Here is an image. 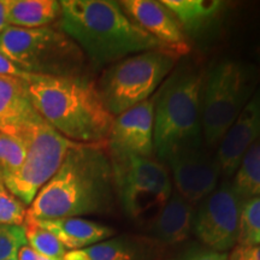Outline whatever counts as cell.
Segmentation results:
<instances>
[{
  "mask_svg": "<svg viewBox=\"0 0 260 260\" xmlns=\"http://www.w3.org/2000/svg\"><path fill=\"white\" fill-rule=\"evenodd\" d=\"M25 220L48 230L63 243L65 248L70 251L82 249L103 242L115 234L111 228L80 217L47 220L27 217Z\"/></svg>",
  "mask_w": 260,
  "mask_h": 260,
  "instance_id": "obj_15",
  "label": "cell"
},
{
  "mask_svg": "<svg viewBox=\"0 0 260 260\" xmlns=\"http://www.w3.org/2000/svg\"><path fill=\"white\" fill-rule=\"evenodd\" d=\"M57 0H8L9 27L35 29L48 27L60 17Z\"/></svg>",
  "mask_w": 260,
  "mask_h": 260,
  "instance_id": "obj_19",
  "label": "cell"
},
{
  "mask_svg": "<svg viewBox=\"0 0 260 260\" xmlns=\"http://www.w3.org/2000/svg\"><path fill=\"white\" fill-rule=\"evenodd\" d=\"M25 74H27L25 71L19 69L17 65H15L11 60H9L8 58L0 53V75L16 77V79H23Z\"/></svg>",
  "mask_w": 260,
  "mask_h": 260,
  "instance_id": "obj_28",
  "label": "cell"
},
{
  "mask_svg": "<svg viewBox=\"0 0 260 260\" xmlns=\"http://www.w3.org/2000/svg\"><path fill=\"white\" fill-rule=\"evenodd\" d=\"M59 28L76 42L95 68L132 53L167 48L125 14L118 2L63 0Z\"/></svg>",
  "mask_w": 260,
  "mask_h": 260,
  "instance_id": "obj_3",
  "label": "cell"
},
{
  "mask_svg": "<svg viewBox=\"0 0 260 260\" xmlns=\"http://www.w3.org/2000/svg\"><path fill=\"white\" fill-rule=\"evenodd\" d=\"M0 53L25 73L82 76L84 54L60 28L8 27L0 35Z\"/></svg>",
  "mask_w": 260,
  "mask_h": 260,
  "instance_id": "obj_5",
  "label": "cell"
},
{
  "mask_svg": "<svg viewBox=\"0 0 260 260\" xmlns=\"http://www.w3.org/2000/svg\"><path fill=\"white\" fill-rule=\"evenodd\" d=\"M115 193L107 146L76 144L56 174L39 190L27 217L47 220L102 212L111 206Z\"/></svg>",
  "mask_w": 260,
  "mask_h": 260,
  "instance_id": "obj_1",
  "label": "cell"
},
{
  "mask_svg": "<svg viewBox=\"0 0 260 260\" xmlns=\"http://www.w3.org/2000/svg\"><path fill=\"white\" fill-rule=\"evenodd\" d=\"M25 218V205L8 189L0 172V224L23 226Z\"/></svg>",
  "mask_w": 260,
  "mask_h": 260,
  "instance_id": "obj_25",
  "label": "cell"
},
{
  "mask_svg": "<svg viewBox=\"0 0 260 260\" xmlns=\"http://www.w3.org/2000/svg\"><path fill=\"white\" fill-rule=\"evenodd\" d=\"M204 76L194 68H181L157 93L154 105V152L161 160L201 142V94Z\"/></svg>",
  "mask_w": 260,
  "mask_h": 260,
  "instance_id": "obj_4",
  "label": "cell"
},
{
  "mask_svg": "<svg viewBox=\"0 0 260 260\" xmlns=\"http://www.w3.org/2000/svg\"><path fill=\"white\" fill-rule=\"evenodd\" d=\"M180 23L182 30L191 35L209 29L224 9L219 0H162Z\"/></svg>",
  "mask_w": 260,
  "mask_h": 260,
  "instance_id": "obj_18",
  "label": "cell"
},
{
  "mask_svg": "<svg viewBox=\"0 0 260 260\" xmlns=\"http://www.w3.org/2000/svg\"><path fill=\"white\" fill-rule=\"evenodd\" d=\"M112 161L116 193L129 218L153 222L170 199L171 180L160 160L126 157Z\"/></svg>",
  "mask_w": 260,
  "mask_h": 260,
  "instance_id": "obj_9",
  "label": "cell"
},
{
  "mask_svg": "<svg viewBox=\"0 0 260 260\" xmlns=\"http://www.w3.org/2000/svg\"><path fill=\"white\" fill-rule=\"evenodd\" d=\"M237 243L240 246L260 245V197L243 203Z\"/></svg>",
  "mask_w": 260,
  "mask_h": 260,
  "instance_id": "obj_23",
  "label": "cell"
},
{
  "mask_svg": "<svg viewBox=\"0 0 260 260\" xmlns=\"http://www.w3.org/2000/svg\"><path fill=\"white\" fill-rule=\"evenodd\" d=\"M23 226L28 246H30L34 251L50 258L63 259L67 248L53 234L28 220H25Z\"/></svg>",
  "mask_w": 260,
  "mask_h": 260,
  "instance_id": "obj_22",
  "label": "cell"
},
{
  "mask_svg": "<svg viewBox=\"0 0 260 260\" xmlns=\"http://www.w3.org/2000/svg\"><path fill=\"white\" fill-rule=\"evenodd\" d=\"M28 245L24 226L0 224V260L16 258L22 247Z\"/></svg>",
  "mask_w": 260,
  "mask_h": 260,
  "instance_id": "obj_26",
  "label": "cell"
},
{
  "mask_svg": "<svg viewBox=\"0 0 260 260\" xmlns=\"http://www.w3.org/2000/svg\"><path fill=\"white\" fill-rule=\"evenodd\" d=\"M194 217L193 205L174 193L152 222V232L157 240L167 245L183 242L193 230Z\"/></svg>",
  "mask_w": 260,
  "mask_h": 260,
  "instance_id": "obj_17",
  "label": "cell"
},
{
  "mask_svg": "<svg viewBox=\"0 0 260 260\" xmlns=\"http://www.w3.org/2000/svg\"><path fill=\"white\" fill-rule=\"evenodd\" d=\"M157 94L113 118L107 140L111 160L126 157L151 158L154 152V105Z\"/></svg>",
  "mask_w": 260,
  "mask_h": 260,
  "instance_id": "obj_11",
  "label": "cell"
},
{
  "mask_svg": "<svg viewBox=\"0 0 260 260\" xmlns=\"http://www.w3.org/2000/svg\"><path fill=\"white\" fill-rule=\"evenodd\" d=\"M229 260H260V245H237L230 253Z\"/></svg>",
  "mask_w": 260,
  "mask_h": 260,
  "instance_id": "obj_27",
  "label": "cell"
},
{
  "mask_svg": "<svg viewBox=\"0 0 260 260\" xmlns=\"http://www.w3.org/2000/svg\"><path fill=\"white\" fill-rule=\"evenodd\" d=\"M132 245L123 239L105 240L89 247L65 253L61 260H134Z\"/></svg>",
  "mask_w": 260,
  "mask_h": 260,
  "instance_id": "obj_21",
  "label": "cell"
},
{
  "mask_svg": "<svg viewBox=\"0 0 260 260\" xmlns=\"http://www.w3.org/2000/svg\"><path fill=\"white\" fill-rule=\"evenodd\" d=\"M260 138V90L251 98L247 105L230 125L220 140L216 159L220 174L232 177L248 148Z\"/></svg>",
  "mask_w": 260,
  "mask_h": 260,
  "instance_id": "obj_13",
  "label": "cell"
},
{
  "mask_svg": "<svg viewBox=\"0 0 260 260\" xmlns=\"http://www.w3.org/2000/svg\"><path fill=\"white\" fill-rule=\"evenodd\" d=\"M16 259L17 260H61V259H54V258H50V256L42 255L37 251H34V249L28 245L23 246L21 249H19L17 255H16Z\"/></svg>",
  "mask_w": 260,
  "mask_h": 260,
  "instance_id": "obj_29",
  "label": "cell"
},
{
  "mask_svg": "<svg viewBox=\"0 0 260 260\" xmlns=\"http://www.w3.org/2000/svg\"><path fill=\"white\" fill-rule=\"evenodd\" d=\"M25 146L22 140L14 135L0 132V172L11 174L23 164Z\"/></svg>",
  "mask_w": 260,
  "mask_h": 260,
  "instance_id": "obj_24",
  "label": "cell"
},
{
  "mask_svg": "<svg viewBox=\"0 0 260 260\" xmlns=\"http://www.w3.org/2000/svg\"><path fill=\"white\" fill-rule=\"evenodd\" d=\"M12 135L23 141L25 158L17 170L2 176L8 189L27 206L56 174L76 142L64 138L40 115Z\"/></svg>",
  "mask_w": 260,
  "mask_h": 260,
  "instance_id": "obj_8",
  "label": "cell"
},
{
  "mask_svg": "<svg viewBox=\"0 0 260 260\" xmlns=\"http://www.w3.org/2000/svg\"><path fill=\"white\" fill-rule=\"evenodd\" d=\"M232 186L243 200L260 197V138L243 155Z\"/></svg>",
  "mask_w": 260,
  "mask_h": 260,
  "instance_id": "obj_20",
  "label": "cell"
},
{
  "mask_svg": "<svg viewBox=\"0 0 260 260\" xmlns=\"http://www.w3.org/2000/svg\"><path fill=\"white\" fill-rule=\"evenodd\" d=\"M119 5L140 28L176 53L189 51L180 23L161 2L154 0H123Z\"/></svg>",
  "mask_w": 260,
  "mask_h": 260,
  "instance_id": "obj_14",
  "label": "cell"
},
{
  "mask_svg": "<svg viewBox=\"0 0 260 260\" xmlns=\"http://www.w3.org/2000/svg\"><path fill=\"white\" fill-rule=\"evenodd\" d=\"M8 27V0H0V35Z\"/></svg>",
  "mask_w": 260,
  "mask_h": 260,
  "instance_id": "obj_31",
  "label": "cell"
},
{
  "mask_svg": "<svg viewBox=\"0 0 260 260\" xmlns=\"http://www.w3.org/2000/svg\"><path fill=\"white\" fill-rule=\"evenodd\" d=\"M187 260H229V256L224 252H217L209 249V251L195 253V254L188 256Z\"/></svg>",
  "mask_w": 260,
  "mask_h": 260,
  "instance_id": "obj_30",
  "label": "cell"
},
{
  "mask_svg": "<svg viewBox=\"0 0 260 260\" xmlns=\"http://www.w3.org/2000/svg\"><path fill=\"white\" fill-rule=\"evenodd\" d=\"M245 200L230 182H223L205 198L194 217L193 230L212 251L225 252L237 243Z\"/></svg>",
  "mask_w": 260,
  "mask_h": 260,
  "instance_id": "obj_10",
  "label": "cell"
},
{
  "mask_svg": "<svg viewBox=\"0 0 260 260\" xmlns=\"http://www.w3.org/2000/svg\"><path fill=\"white\" fill-rule=\"evenodd\" d=\"M165 161L171 169L177 193L191 205L216 190L220 175L218 161L201 148V142L178 149Z\"/></svg>",
  "mask_w": 260,
  "mask_h": 260,
  "instance_id": "obj_12",
  "label": "cell"
},
{
  "mask_svg": "<svg viewBox=\"0 0 260 260\" xmlns=\"http://www.w3.org/2000/svg\"><path fill=\"white\" fill-rule=\"evenodd\" d=\"M9 260H17L16 258H12V259H9Z\"/></svg>",
  "mask_w": 260,
  "mask_h": 260,
  "instance_id": "obj_32",
  "label": "cell"
},
{
  "mask_svg": "<svg viewBox=\"0 0 260 260\" xmlns=\"http://www.w3.org/2000/svg\"><path fill=\"white\" fill-rule=\"evenodd\" d=\"M256 84V69L243 61L224 59L204 81L201 94V126L207 145L214 146L225 135Z\"/></svg>",
  "mask_w": 260,
  "mask_h": 260,
  "instance_id": "obj_6",
  "label": "cell"
},
{
  "mask_svg": "<svg viewBox=\"0 0 260 260\" xmlns=\"http://www.w3.org/2000/svg\"><path fill=\"white\" fill-rule=\"evenodd\" d=\"M32 106L64 138L76 144L107 146L113 117L98 86L87 76L27 73L22 79Z\"/></svg>",
  "mask_w": 260,
  "mask_h": 260,
  "instance_id": "obj_2",
  "label": "cell"
},
{
  "mask_svg": "<svg viewBox=\"0 0 260 260\" xmlns=\"http://www.w3.org/2000/svg\"><path fill=\"white\" fill-rule=\"evenodd\" d=\"M180 54L160 48L141 52L112 64L98 84L100 95L113 117L154 95L171 73Z\"/></svg>",
  "mask_w": 260,
  "mask_h": 260,
  "instance_id": "obj_7",
  "label": "cell"
},
{
  "mask_svg": "<svg viewBox=\"0 0 260 260\" xmlns=\"http://www.w3.org/2000/svg\"><path fill=\"white\" fill-rule=\"evenodd\" d=\"M37 116L24 81L0 75V132L12 135Z\"/></svg>",
  "mask_w": 260,
  "mask_h": 260,
  "instance_id": "obj_16",
  "label": "cell"
}]
</instances>
